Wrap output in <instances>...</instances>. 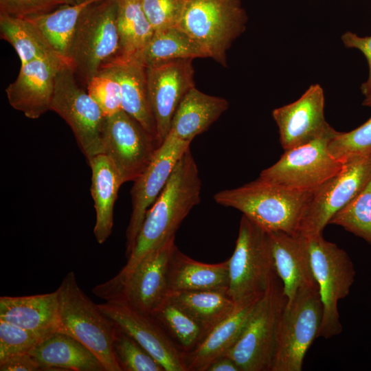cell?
<instances>
[{
    "label": "cell",
    "mask_w": 371,
    "mask_h": 371,
    "mask_svg": "<svg viewBox=\"0 0 371 371\" xmlns=\"http://www.w3.org/2000/svg\"><path fill=\"white\" fill-rule=\"evenodd\" d=\"M117 12V0H98L80 14L68 61L86 87L104 66L121 55Z\"/></svg>",
    "instance_id": "3957f363"
},
{
    "label": "cell",
    "mask_w": 371,
    "mask_h": 371,
    "mask_svg": "<svg viewBox=\"0 0 371 371\" xmlns=\"http://www.w3.org/2000/svg\"><path fill=\"white\" fill-rule=\"evenodd\" d=\"M207 371H240L236 363L229 357L222 355L210 365Z\"/></svg>",
    "instance_id": "7bdbcfd3"
},
{
    "label": "cell",
    "mask_w": 371,
    "mask_h": 371,
    "mask_svg": "<svg viewBox=\"0 0 371 371\" xmlns=\"http://www.w3.org/2000/svg\"><path fill=\"white\" fill-rule=\"evenodd\" d=\"M328 224L341 226L371 244V179L352 201L333 215Z\"/></svg>",
    "instance_id": "836d02e7"
},
{
    "label": "cell",
    "mask_w": 371,
    "mask_h": 371,
    "mask_svg": "<svg viewBox=\"0 0 371 371\" xmlns=\"http://www.w3.org/2000/svg\"><path fill=\"white\" fill-rule=\"evenodd\" d=\"M188 0H141L144 12L155 31L177 27Z\"/></svg>",
    "instance_id": "f35d334b"
},
{
    "label": "cell",
    "mask_w": 371,
    "mask_h": 371,
    "mask_svg": "<svg viewBox=\"0 0 371 371\" xmlns=\"http://www.w3.org/2000/svg\"><path fill=\"white\" fill-rule=\"evenodd\" d=\"M208 58L203 49L177 27L155 31L136 58L145 67L179 59Z\"/></svg>",
    "instance_id": "f1b7e54d"
},
{
    "label": "cell",
    "mask_w": 371,
    "mask_h": 371,
    "mask_svg": "<svg viewBox=\"0 0 371 371\" xmlns=\"http://www.w3.org/2000/svg\"><path fill=\"white\" fill-rule=\"evenodd\" d=\"M65 63L63 57L53 56L21 65L17 78L5 89L10 106L33 120L50 110L56 75Z\"/></svg>",
    "instance_id": "d6986e66"
},
{
    "label": "cell",
    "mask_w": 371,
    "mask_h": 371,
    "mask_svg": "<svg viewBox=\"0 0 371 371\" xmlns=\"http://www.w3.org/2000/svg\"><path fill=\"white\" fill-rule=\"evenodd\" d=\"M228 107L229 102L226 99L204 93L194 87L180 102L172 117L170 132L191 143Z\"/></svg>",
    "instance_id": "484cf974"
},
{
    "label": "cell",
    "mask_w": 371,
    "mask_h": 371,
    "mask_svg": "<svg viewBox=\"0 0 371 371\" xmlns=\"http://www.w3.org/2000/svg\"><path fill=\"white\" fill-rule=\"evenodd\" d=\"M69 4V0H0V14L28 19Z\"/></svg>",
    "instance_id": "ab89813d"
},
{
    "label": "cell",
    "mask_w": 371,
    "mask_h": 371,
    "mask_svg": "<svg viewBox=\"0 0 371 371\" xmlns=\"http://www.w3.org/2000/svg\"><path fill=\"white\" fill-rule=\"evenodd\" d=\"M175 247L174 236L147 254L122 282L108 287L96 285L93 293L106 302H122L152 315L169 292L168 265Z\"/></svg>",
    "instance_id": "8fae6325"
},
{
    "label": "cell",
    "mask_w": 371,
    "mask_h": 371,
    "mask_svg": "<svg viewBox=\"0 0 371 371\" xmlns=\"http://www.w3.org/2000/svg\"><path fill=\"white\" fill-rule=\"evenodd\" d=\"M69 63L59 69L50 110L60 115L71 128L88 163L104 153L103 132L106 116L87 91L79 86Z\"/></svg>",
    "instance_id": "30bf717a"
},
{
    "label": "cell",
    "mask_w": 371,
    "mask_h": 371,
    "mask_svg": "<svg viewBox=\"0 0 371 371\" xmlns=\"http://www.w3.org/2000/svg\"><path fill=\"white\" fill-rule=\"evenodd\" d=\"M371 179V153L351 159L343 168L312 192L301 219L298 235L322 234L329 221L352 201Z\"/></svg>",
    "instance_id": "4fadbf2b"
},
{
    "label": "cell",
    "mask_w": 371,
    "mask_h": 371,
    "mask_svg": "<svg viewBox=\"0 0 371 371\" xmlns=\"http://www.w3.org/2000/svg\"><path fill=\"white\" fill-rule=\"evenodd\" d=\"M227 260V292L236 302L262 295L276 274L267 232L244 215L234 251Z\"/></svg>",
    "instance_id": "9c48e42d"
},
{
    "label": "cell",
    "mask_w": 371,
    "mask_h": 371,
    "mask_svg": "<svg viewBox=\"0 0 371 371\" xmlns=\"http://www.w3.org/2000/svg\"><path fill=\"white\" fill-rule=\"evenodd\" d=\"M0 320L33 332L42 339L59 328V304L56 290L27 296H1Z\"/></svg>",
    "instance_id": "7402d4cb"
},
{
    "label": "cell",
    "mask_w": 371,
    "mask_h": 371,
    "mask_svg": "<svg viewBox=\"0 0 371 371\" xmlns=\"http://www.w3.org/2000/svg\"><path fill=\"white\" fill-rule=\"evenodd\" d=\"M117 25L123 57L136 58L155 32L141 0H117Z\"/></svg>",
    "instance_id": "1f68e13d"
},
{
    "label": "cell",
    "mask_w": 371,
    "mask_h": 371,
    "mask_svg": "<svg viewBox=\"0 0 371 371\" xmlns=\"http://www.w3.org/2000/svg\"><path fill=\"white\" fill-rule=\"evenodd\" d=\"M1 371H37L38 364L29 352L14 355L0 363Z\"/></svg>",
    "instance_id": "b9f144b4"
},
{
    "label": "cell",
    "mask_w": 371,
    "mask_h": 371,
    "mask_svg": "<svg viewBox=\"0 0 371 371\" xmlns=\"http://www.w3.org/2000/svg\"><path fill=\"white\" fill-rule=\"evenodd\" d=\"M362 104L366 106H371V94L365 97V99L363 100Z\"/></svg>",
    "instance_id": "ee69618b"
},
{
    "label": "cell",
    "mask_w": 371,
    "mask_h": 371,
    "mask_svg": "<svg viewBox=\"0 0 371 371\" xmlns=\"http://www.w3.org/2000/svg\"><path fill=\"white\" fill-rule=\"evenodd\" d=\"M247 16L240 0H188L177 27L211 58L226 67V52L245 31Z\"/></svg>",
    "instance_id": "5b68a950"
},
{
    "label": "cell",
    "mask_w": 371,
    "mask_h": 371,
    "mask_svg": "<svg viewBox=\"0 0 371 371\" xmlns=\"http://www.w3.org/2000/svg\"><path fill=\"white\" fill-rule=\"evenodd\" d=\"M151 316L182 352L194 349L206 335L198 322L167 297Z\"/></svg>",
    "instance_id": "d6a6232c"
},
{
    "label": "cell",
    "mask_w": 371,
    "mask_h": 371,
    "mask_svg": "<svg viewBox=\"0 0 371 371\" xmlns=\"http://www.w3.org/2000/svg\"><path fill=\"white\" fill-rule=\"evenodd\" d=\"M166 297L198 322L206 333L236 304L224 290L169 291Z\"/></svg>",
    "instance_id": "83f0119b"
},
{
    "label": "cell",
    "mask_w": 371,
    "mask_h": 371,
    "mask_svg": "<svg viewBox=\"0 0 371 371\" xmlns=\"http://www.w3.org/2000/svg\"><path fill=\"white\" fill-rule=\"evenodd\" d=\"M69 1H70L71 4H76V3H80L87 1H91V0H69ZM95 1H97V0H95Z\"/></svg>",
    "instance_id": "f6af8a7d"
},
{
    "label": "cell",
    "mask_w": 371,
    "mask_h": 371,
    "mask_svg": "<svg viewBox=\"0 0 371 371\" xmlns=\"http://www.w3.org/2000/svg\"><path fill=\"white\" fill-rule=\"evenodd\" d=\"M87 90L106 117L122 110L120 83L109 69H102L94 76Z\"/></svg>",
    "instance_id": "8d00e7d4"
},
{
    "label": "cell",
    "mask_w": 371,
    "mask_h": 371,
    "mask_svg": "<svg viewBox=\"0 0 371 371\" xmlns=\"http://www.w3.org/2000/svg\"><path fill=\"white\" fill-rule=\"evenodd\" d=\"M41 339L33 332L0 320V363L14 355L29 352Z\"/></svg>",
    "instance_id": "74e56055"
},
{
    "label": "cell",
    "mask_w": 371,
    "mask_h": 371,
    "mask_svg": "<svg viewBox=\"0 0 371 371\" xmlns=\"http://www.w3.org/2000/svg\"><path fill=\"white\" fill-rule=\"evenodd\" d=\"M337 132L333 128L307 144L285 150L259 177L289 189L313 192L344 167V163L328 151V143Z\"/></svg>",
    "instance_id": "7c38bea8"
},
{
    "label": "cell",
    "mask_w": 371,
    "mask_h": 371,
    "mask_svg": "<svg viewBox=\"0 0 371 371\" xmlns=\"http://www.w3.org/2000/svg\"><path fill=\"white\" fill-rule=\"evenodd\" d=\"M262 295L236 302L233 311L210 329L194 349L182 352L186 371H207L213 361L224 355L239 338Z\"/></svg>",
    "instance_id": "44dd1931"
},
{
    "label": "cell",
    "mask_w": 371,
    "mask_h": 371,
    "mask_svg": "<svg viewBox=\"0 0 371 371\" xmlns=\"http://www.w3.org/2000/svg\"><path fill=\"white\" fill-rule=\"evenodd\" d=\"M201 181L190 148L181 156L163 190L148 210L125 266L101 284L122 282L149 253L174 237L191 210L201 201Z\"/></svg>",
    "instance_id": "6da1fadb"
},
{
    "label": "cell",
    "mask_w": 371,
    "mask_h": 371,
    "mask_svg": "<svg viewBox=\"0 0 371 371\" xmlns=\"http://www.w3.org/2000/svg\"><path fill=\"white\" fill-rule=\"evenodd\" d=\"M286 302L277 274L256 304L241 335L224 355L240 371H271L279 319Z\"/></svg>",
    "instance_id": "8992f818"
},
{
    "label": "cell",
    "mask_w": 371,
    "mask_h": 371,
    "mask_svg": "<svg viewBox=\"0 0 371 371\" xmlns=\"http://www.w3.org/2000/svg\"><path fill=\"white\" fill-rule=\"evenodd\" d=\"M341 41L346 47L355 48L361 51L367 59L369 74L367 80L361 85V91L365 97L371 94V36H359L351 32L341 36Z\"/></svg>",
    "instance_id": "60d3db41"
},
{
    "label": "cell",
    "mask_w": 371,
    "mask_h": 371,
    "mask_svg": "<svg viewBox=\"0 0 371 371\" xmlns=\"http://www.w3.org/2000/svg\"><path fill=\"white\" fill-rule=\"evenodd\" d=\"M190 142L169 133L150 162L131 190L132 212L126 231V256H128L145 216L167 183L174 168L190 148Z\"/></svg>",
    "instance_id": "9a60e30c"
},
{
    "label": "cell",
    "mask_w": 371,
    "mask_h": 371,
    "mask_svg": "<svg viewBox=\"0 0 371 371\" xmlns=\"http://www.w3.org/2000/svg\"><path fill=\"white\" fill-rule=\"evenodd\" d=\"M192 59H179L146 67L148 96L160 146L170 131L174 114L194 87Z\"/></svg>",
    "instance_id": "2e32d148"
},
{
    "label": "cell",
    "mask_w": 371,
    "mask_h": 371,
    "mask_svg": "<svg viewBox=\"0 0 371 371\" xmlns=\"http://www.w3.org/2000/svg\"><path fill=\"white\" fill-rule=\"evenodd\" d=\"M89 164L91 169V194L95 210L93 234L96 241L103 244L111 234L114 205L120 188L124 183L106 155H96Z\"/></svg>",
    "instance_id": "d4e9b609"
},
{
    "label": "cell",
    "mask_w": 371,
    "mask_h": 371,
    "mask_svg": "<svg viewBox=\"0 0 371 371\" xmlns=\"http://www.w3.org/2000/svg\"><path fill=\"white\" fill-rule=\"evenodd\" d=\"M228 260L207 264L192 259L176 247L168 270L169 291L224 290L229 286Z\"/></svg>",
    "instance_id": "4316f807"
},
{
    "label": "cell",
    "mask_w": 371,
    "mask_h": 371,
    "mask_svg": "<svg viewBox=\"0 0 371 371\" xmlns=\"http://www.w3.org/2000/svg\"><path fill=\"white\" fill-rule=\"evenodd\" d=\"M323 306L318 288L300 290L285 304L276 333L271 371H301L305 355L318 337Z\"/></svg>",
    "instance_id": "ba28073f"
},
{
    "label": "cell",
    "mask_w": 371,
    "mask_h": 371,
    "mask_svg": "<svg viewBox=\"0 0 371 371\" xmlns=\"http://www.w3.org/2000/svg\"><path fill=\"white\" fill-rule=\"evenodd\" d=\"M103 142L104 154L113 161L124 183L140 176L159 146L156 139L123 110L106 117Z\"/></svg>",
    "instance_id": "5bb4252c"
},
{
    "label": "cell",
    "mask_w": 371,
    "mask_h": 371,
    "mask_svg": "<svg viewBox=\"0 0 371 371\" xmlns=\"http://www.w3.org/2000/svg\"><path fill=\"white\" fill-rule=\"evenodd\" d=\"M274 269L283 285L286 304L302 289L318 288L306 238L282 231L267 232Z\"/></svg>",
    "instance_id": "ffe728a7"
},
{
    "label": "cell",
    "mask_w": 371,
    "mask_h": 371,
    "mask_svg": "<svg viewBox=\"0 0 371 371\" xmlns=\"http://www.w3.org/2000/svg\"><path fill=\"white\" fill-rule=\"evenodd\" d=\"M56 291L58 332L71 336L88 348L106 371H122L113 348L116 327L82 291L74 271L64 277Z\"/></svg>",
    "instance_id": "277c9868"
},
{
    "label": "cell",
    "mask_w": 371,
    "mask_h": 371,
    "mask_svg": "<svg viewBox=\"0 0 371 371\" xmlns=\"http://www.w3.org/2000/svg\"><path fill=\"white\" fill-rule=\"evenodd\" d=\"M304 238L323 306L318 337L329 339L342 331L337 304L348 295L355 270L346 251L325 240L322 234Z\"/></svg>",
    "instance_id": "52a82bcc"
},
{
    "label": "cell",
    "mask_w": 371,
    "mask_h": 371,
    "mask_svg": "<svg viewBox=\"0 0 371 371\" xmlns=\"http://www.w3.org/2000/svg\"><path fill=\"white\" fill-rule=\"evenodd\" d=\"M95 1L65 5L48 14L28 19L40 30L54 50L69 63L70 46L80 14Z\"/></svg>",
    "instance_id": "4dcf8cb0"
},
{
    "label": "cell",
    "mask_w": 371,
    "mask_h": 371,
    "mask_svg": "<svg viewBox=\"0 0 371 371\" xmlns=\"http://www.w3.org/2000/svg\"><path fill=\"white\" fill-rule=\"evenodd\" d=\"M328 151L335 159L345 163L371 153V117L349 132H337L328 143Z\"/></svg>",
    "instance_id": "d590c367"
},
{
    "label": "cell",
    "mask_w": 371,
    "mask_h": 371,
    "mask_svg": "<svg viewBox=\"0 0 371 371\" xmlns=\"http://www.w3.org/2000/svg\"><path fill=\"white\" fill-rule=\"evenodd\" d=\"M29 354L40 370L106 371L88 348L58 331L41 339Z\"/></svg>",
    "instance_id": "603a6c76"
},
{
    "label": "cell",
    "mask_w": 371,
    "mask_h": 371,
    "mask_svg": "<svg viewBox=\"0 0 371 371\" xmlns=\"http://www.w3.org/2000/svg\"><path fill=\"white\" fill-rule=\"evenodd\" d=\"M324 104V90L316 84L296 101L273 111L284 151L307 144L333 128L326 121Z\"/></svg>",
    "instance_id": "ac0fdd59"
},
{
    "label": "cell",
    "mask_w": 371,
    "mask_h": 371,
    "mask_svg": "<svg viewBox=\"0 0 371 371\" xmlns=\"http://www.w3.org/2000/svg\"><path fill=\"white\" fill-rule=\"evenodd\" d=\"M312 192L289 189L258 177L240 187L218 192L214 199L219 205L239 210L266 232L298 235Z\"/></svg>",
    "instance_id": "7a4b0ae2"
},
{
    "label": "cell",
    "mask_w": 371,
    "mask_h": 371,
    "mask_svg": "<svg viewBox=\"0 0 371 371\" xmlns=\"http://www.w3.org/2000/svg\"><path fill=\"white\" fill-rule=\"evenodd\" d=\"M102 69L111 71L118 80L122 110L157 140L155 122L148 96L146 67L136 58L120 56Z\"/></svg>",
    "instance_id": "cb8c5ba5"
},
{
    "label": "cell",
    "mask_w": 371,
    "mask_h": 371,
    "mask_svg": "<svg viewBox=\"0 0 371 371\" xmlns=\"http://www.w3.org/2000/svg\"><path fill=\"white\" fill-rule=\"evenodd\" d=\"M0 32L1 38L10 43L15 49L21 65L38 58L60 56L29 19L0 14Z\"/></svg>",
    "instance_id": "f546056e"
},
{
    "label": "cell",
    "mask_w": 371,
    "mask_h": 371,
    "mask_svg": "<svg viewBox=\"0 0 371 371\" xmlns=\"http://www.w3.org/2000/svg\"><path fill=\"white\" fill-rule=\"evenodd\" d=\"M113 348L122 371H164L149 352L117 327Z\"/></svg>",
    "instance_id": "e575fe53"
},
{
    "label": "cell",
    "mask_w": 371,
    "mask_h": 371,
    "mask_svg": "<svg viewBox=\"0 0 371 371\" xmlns=\"http://www.w3.org/2000/svg\"><path fill=\"white\" fill-rule=\"evenodd\" d=\"M98 305L117 328L149 352L164 371H186L182 352L153 316L137 312L120 302Z\"/></svg>",
    "instance_id": "e0dca14e"
}]
</instances>
